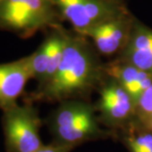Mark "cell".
<instances>
[{
	"instance_id": "1",
	"label": "cell",
	"mask_w": 152,
	"mask_h": 152,
	"mask_svg": "<svg viewBox=\"0 0 152 152\" xmlns=\"http://www.w3.org/2000/svg\"><path fill=\"white\" fill-rule=\"evenodd\" d=\"M95 49L86 37L66 31L64 54L58 69L48 81L38 86L30 101L63 102L84 100L98 89L107 75Z\"/></svg>"
},
{
	"instance_id": "2",
	"label": "cell",
	"mask_w": 152,
	"mask_h": 152,
	"mask_svg": "<svg viewBox=\"0 0 152 152\" xmlns=\"http://www.w3.org/2000/svg\"><path fill=\"white\" fill-rule=\"evenodd\" d=\"M47 123L53 141L75 148L116 136L113 131L102 128L95 106L82 99L60 102Z\"/></svg>"
},
{
	"instance_id": "3",
	"label": "cell",
	"mask_w": 152,
	"mask_h": 152,
	"mask_svg": "<svg viewBox=\"0 0 152 152\" xmlns=\"http://www.w3.org/2000/svg\"><path fill=\"white\" fill-rule=\"evenodd\" d=\"M60 18L52 0H0V29L21 38L59 26Z\"/></svg>"
},
{
	"instance_id": "4",
	"label": "cell",
	"mask_w": 152,
	"mask_h": 152,
	"mask_svg": "<svg viewBox=\"0 0 152 152\" xmlns=\"http://www.w3.org/2000/svg\"><path fill=\"white\" fill-rule=\"evenodd\" d=\"M3 129L7 152H36L43 143L40 137L42 120L31 102L3 111Z\"/></svg>"
},
{
	"instance_id": "5",
	"label": "cell",
	"mask_w": 152,
	"mask_h": 152,
	"mask_svg": "<svg viewBox=\"0 0 152 152\" xmlns=\"http://www.w3.org/2000/svg\"><path fill=\"white\" fill-rule=\"evenodd\" d=\"M62 18L81 34L109 20L129 12L120 0H52Z\"/></svg>"
},
{
	"instance_id": "6",
	"label": "cell",
	"mask_w": 152,
	"mask_h": 152,
	"mask_svg": "<svg viewBox=\"0 0 152 152\" xmlns=\"http://www.w3.org/2000/svg\"><path fill=\"white\" fill-rule=\"evenodd\" d=\"M99 99L95 107L99 121L116 134L136 118L135 102L113 78L106 76L98 87Z\"/></svg>"
},
{
	"instance_id": "7",
	"label": "cell",
	"mask_w": 152,
	"mask_h": 152,
	"mask_svg": "<svg viewBox=\"0 0 152 152\" xmlns=\"http://www.w3.org/2000/svg\"><path fill=\"white\" fill-rule=\"evenodd\" d=\"M134 20L130 12H128L90 28L80 35L91 38L100 54H120L129 41Z\"/></svg>"
},
{
	"instance_id": "8",
	"label": "cell",
	"mask_w": 152,
	"mask_h": 152,
	"mask_svg": "<svg viewBox=\"0 0 152 152\" xmlns=\"http://www.w3.org/2000/svg\"><path fill=\"white\" fill-rule=\"evenodd\" d=\"M33 79L30 55L10 63L0 64V109L15 106L25 86Z\"/></svg>"
},
{
	"instance_id": "9",
	"label": "cell",
	"mask_w": 152,
	"mask_h": 152,
	"mask_svg": "<svg viewBox=\"0 0 152 152\" xmlns=\"http://www.w3.org/2000/svg\"><path fill=\"white\" fill-rule=\"evenodd\" d=\"M118 59L152 73V31L134 20L129 41Z\"/></svg>"
},
{
	"instance_id": "10",
	"label": "cell",
	"mask_w": 152,
	"mask_h": 152,
	"mask_svg": "<svg viewBox=\"0 0 152 152\" xmlns=\"http://www.w3.org/2000/svg\"><path fill=\"white\" fill-rule=\"evenodd\" d=\"M106 75L113 78L124 88L134 102L152 85V73L141 70L120 59L104 64Z\"/></svg>"
},
{
	"instance_id": "11",
	"label": "cell",
	"mask_w": 152,
	"mask_h": 152,
	"mask_svg": "<svg viewBox=\"0 0 152 152\" xmlns=\"http://www.w3.org/2000/svg\"><path fill=\"white\" fill-rule=\"evenodd\" d=\"M117 135L129 152H152V132L141 124L136 118L120 129Z\"/></svg>"
},
{
	"instance_id": "12",
	"label": "cell",
	"mask_w": 152,
	"mask_h": 152,
	"mask_svg": "<svg viewBox=\"0 0 152 152\" xmlns=\"http://www.w3.org/2000/svg\"><path fill=\"white\" fill-rule=\"evenodd\" d=\"M30 58L33 79H36L40 84L44 80L48 68V43L46 39L37 51L30 55Z\"/></svg>"
},
{
	"instance_id": "13",
	"label": "cell",
	"mask_w": 152,
	"mask_h": 152,
	"mask_svg": "<svg viewBox=\"0 0 152 152\" xmlns=\"http://www.w3.org/2000/svg\"><path fill=\"white\" fill-rule=\"evenodd\" d=\"M136 118L143 120L152 116V85L136 102Z\"/></svg>"
},
{
	"instance_id": "14",
	"label": "cell",
	"mask_w": 152,
	"mask_h": 152,
	"mask_svg": "<svg viewBox=\"0 0 152 152\" xmlns=\"http://www.w3.org/2000/svg\"><path fill=\"white\" fill-rule=\"evenodd\" d=\"M75 148L53 141L49 145H43V146L36 152H71Z\"/></svg>"
},
{
	"instance_id": "15",
	"label": "cell",
	"mask_w": 152,
	"mask_h": 152,
	"mask_svg": "<svg viewBox=\"0 0 152 152\" xmlns=\"http://www.w3.org/2000/svg\"><path fill=\"white\" fill-rule=\"evenodd\" d=\"M137 119V118H136ZM138 120V119H137ZM141 124H143L146 129H148L149 130H151L152 132V116L149 117L147 118H145L143 120H138Z\"/></svg>"
}]
</instances>
